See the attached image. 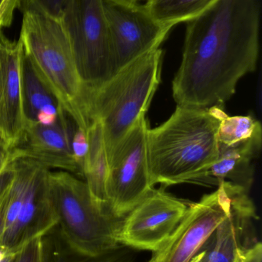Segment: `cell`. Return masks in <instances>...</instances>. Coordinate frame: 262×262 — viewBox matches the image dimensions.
Listing matches in <instances>:
<instances>
[{"instance_id": "cell-27", "label": "cell", "mask_w": 262, "mask_h": 262, "mask_svg": "<svg viewBox=\"0 0 262 262\" xmlns=\"http://www.w3.org/2000/svg\"><path fill=\"white\" fill-rule=\"evenodd\" d=\"M9 252H7V251L3 249V248H0V262L3 261V258L6 256V255L9 254Z\"/></svg>"}, {"instance_id": "cell-18", "label": "cell", "mask_w": 262, "mask_h": 262, "mask_svg": "<svg viewBox=\"0 0 262 262\" xmlns=\"http://www.w3.org/2000/svg\"><path fill=\"white\" fill-rule=\"evenodd\" d=\"M43 262H134L136 250L118 245L101 255L89 256L72 250L65 242L57 226L43 236Z\"/></svg>"}, {"instance_id": "cell-20", "label": "cell", "mask_w": 262, "mask_h": 262, "mask_svg": "<svg viewBox=\"0 0 262 262\" xmlns=\"http://www.w3.org/2000/svg\"><path fill=\"white\" fill-rule=\"evenodd\" d=\"M259 134H262L261 124L251 115L229 117L225 113L218 127V141L230 146Z\"/></svg>"}, {"instance_id": "cell-5", "label": "cell", "mask_w": 262, "mask_h": 262, "mask_svg": "<svg viewBox=\"0 0 262 262\" xmlns=\"http://www.w3.org/2000/svg\"><path fill=\"white\" fill-rule=\"evenodd\" d=\"M49 182L57 228L72 250L95 256L119 245L117 235L123 220L97 206L86 182L66 171H49Z\"/></svg>"}, {"instance_id": "cell-8", "label": "cell", "mask_w": 262, "mask_h": 262, "mask_svg": "<svg viewBox=\"0 0 262 262\" xmlns=\"http://www.w3.org/2000/svg\"><path fill=\"white\" fill-rule=\"evenodd\" d=\"M146 117L121 140L109 160L106 195L109 212L123 220L152 189L148 171Z\"/></svg>"}, {"instance_id": "cell-1", "label": "cell", "mask_w": 262, "mask_h": 262, "mask_svg": "<svg viewBox=\"0 0 262 262\" xmlns=\"http://www.w3.org/2000/svg\"><path fill=\"white\" fill-rule=\"evenodd\" d=\"M259 0H218L188 23L183 59L172 81L177 105L223 107L238 81L256 69Z\"/></svg>"}, {"instance_id": "cell-23", "label": "cell", "mask_w": 262, "mask_h": 262, "mask_svg": "<svg viewBox=\"0 0 262 262\" xmlns=\"http://www.w3.org/2000/svg\"><path fill=\"white\" fill-rule=\"evenodd\" d=\"M87 130L76 127L72 140V149L73 154L74 160L81 169L83 175V165H84L85 158L88 152Z\"/></svg>"}, {"instance_id": "cell-30", "label": "cell", "mask_w": 262, "mask_h": 262, "mask_svg": "<svg viewBox=\"0 0 262 262\" xmlns=\"http://www.w3.org/2000/svg\"><path fill=\"white\" fill-rule=\"evenodd\" d=\"M0 32H2V31H0Z\"/></svg>"}, {"instance_id": "cell-26", "label": "cell", "mask_w": 262, "mask_h": 262, "mask_svg": "<svg viewBox=\"0 0 262 262\" xmlns=\"http://www.w3.org/2000/svg\"><path fill=\"white\" fill-rule=\"evenodd\" d=\"M13 160H15L12 151L8 149L5 143L0 140V175Z\"/></svg>"}, {"instance_id": "cell-4", "label": "cell", "mask_w": 262, "mask_h": 262, "mask_svg": "<svg viewBox=\"0 0 262 262\" xmlns=\"http://www.w3.org/2000/svg\"><path fill=\"white\" fill-rule=\"evenodd\" d=\"M19 40L38 77L77 127L87 130L86 88L60 20L31 8H22Z\"/></svg>"}, {"instance_id": "cell-25", "label": "cell", "mask_w": 262, "mask_h": 262, "mask_svg": "<svg viewBox=\"0 0 262 262\" xmlns=\"http://www.w3.org/2000/svg\"><path fill=\"white\" fill-rule=\"evenodd\" d=\"M262 246L257 242L253 246L237 252L234 262H261Z\"/></svg>"}, {"instance_id": "cell-12", "label": "cell", "mask_w": 262, "mask_h": 262, "mask_svg": "<svg viewBox=\"0 0 262 262\" xmlns=\"http://www.w3.org/2000/svg\"><path fill=\"white\" fill-rule=\"evenodd\" d=\"M21 41H11L0 32V140L8 149L23 141L26 127L22 84Z\"/></svg>"}, {"instance_id": "cell-2", "label": "cell", "mask_w": 262, "mask_h": 262, "mask_svg": "<svg viewBox=\"0 0 262 262\" xmlns=\"http://www.w3.org/2000/svg\"><path fill=\"white\" fill-rule=\"evenodd\" d=\"M223 107L177 105L172 116L147 132L148 171L152 186L190 183L218 154V130Z\"/></svg>"}, {"instance_id": "cell-14", "label": "cell", "mask_w": 262, "mask_h": 262, "mask_svg": "<svg viewBox=\"0 0 262 262\" xmlns=\"http://www.w3.org/2000/svg\"><path fill=\"white\" fill-rule=\"evenodd\" d=\"M243 191L234 203L230 213L213 234V243L199 262H234L237 252L258 242L254 222L258 220L256 208Z\"/></svg>"}, {"instance_id": "cell-13", "label": "cell", "mask_w": 262, "mask_h": 262, "mask_svg": "<svg viewBox=\"0 0 262 262\" xmlns=\"http://www.w3.org/2000/svg\"><path fill=\"white\" fill-rule=\"evenodd\" d=\"M49 172V169L39 164L34 173L16 222L2 247L7 252H15L28 242L43 236L57 226Z\"/></svg>"}, {"instance_id": "cell-6", "label": "cell", "mask_w": 262, "mask_h": 262, "mask_svg": "<svg viewBox=\"0 0 262 262\" xmlns=\"http://www.w3.org/2000/svg\"><path fill=\"white\" fill-rule=\"evenodd\" d=\"M60 21L86 89L98 87L115 75L103 0H67Z\"/></svg>"}, {"instance_id": "cell-10", "label": "cell", "mask_w": 262, "mask_h": 262, "mask_svg": "<svg viewBox=\"0 0 262 262\" xmlns=\"http://www.w3.org/2000/svg\"><path fill=\"white\" fill-rule=\"evenodd\" d=\"M187 204L164 191L152 189L122 220L117 239L136 251L161 250L184 216Z\"/></svg>"}, {"instance_id": "cell-3", "label": "cell", "mask_w": 262, "mask_h": 262, "mask_svg": "<svg viewBox=\"0 0 262 262\" xmlns=\"http://www.w3.org/2000/svg\"><path fill=\"white\" fill-rule=\"evenodd\" d=\"M163 52L157 49L132 61L98 87L86 89L89 123H101L108 160L118 143L146 116L161 79Z\"/></svg>"}, {"instance_id": "cell-28", "label": "cell", "mask_w": 262, "mask_h": 262, "mask_svg": "<svg viewBox=\"0 0 262 262\" xmlns=\"http://www.w3.org/2000/svg\"><path fill=\"white\" fill-rule=\"evenodd\" d=\"M130 1H133V2H139L140 0H130Z\"/></svg>"}, {"instance_id": "cell-21", "label": "cell", "mask_w": 262, "mask_h": 262, "mask_svg": "<svg viewBox=\"0 0 262 262\" xmlns=\"http://www.w3.org/2000/svg\"><path fill=\"white\" fill-rule=\"evenodd\" d=\"M43 236L30 240L15 251L12 262H43Z\"/></svg>"}, {"instance_id": "cell-19", "label": "cell", "mask_w": 262, "mask_h": 262, "mask_svg": "<svg viewBox=\"0 0 262 262\" xmlns=\"http://www.w3.org/2000/svg\"><path fill=\"white\" fill-rule=\"evenodd\" d=\"M218 0H146L145 6L158 23L173 28L189 23L209 10Z\"/></svg>"}, {"instance_id": "cell-17", "label": "cell", "mask_w": 262, "mask_h": 262, "mask_svg": "<svg viewBox=\"0 0 262 262\" xmlns=\"http://www.w3.org/2000/svg\"><path fill=\"white\" fill-rule=\"evenodd\" d=\"M87 136L89 147L83 165V177L86 179V185L94 203L103 212L112 215L109 212L106 195L109 160L103 127L99 121L96 120L90 121Z\"/></svg>"}, {"instance_id": "cell-16", "label": "cell", "mask_w": 262, "mask_h": 262, "mask_svg": "<svg viewBox=\"0 0 262 262\" xmlns=\"http://www.w3.org/2000/svg\"><path fill=\"white\" fill-rule=\"evenodd\" d=\"M22 84L26 123L53 124L58 118L61 106L40 79L24 50L22 58Z\"/></svg>"}, {"instance_id": "cell-29", "label": "cell", "mask_w": 262, "mask_h": 262, "mask_svg": "<svg viewBox=\"0 0 262 262\" xmlns=\"http://www.w3.org/2000/svg\"><path fill=\"white\" fill-rule=\"evenodd\" d=\"M149 262H155V261H152V260H151V261H149Z\"/></svg>"}, {"instance_id": "cell-22", "label": "cell", "mask_w": 262, "mask_h": 262, "mask_svg": "<svg viewBox=\"0 0 262 262\" xmlns=\"http://www.w3.org/2000/svg\"><path fill=\"white\" fill-rule=\"evenodd\" d=\"M66 3L67 0H22L19 9L31 8L60 20Z\"/></svg>"}, {"instance_id": "cell-9", "label": "cell", "mask_w": 262, "mask_h": 262, "mask_svg": "<svg viewBox=\"0 0 262 262\" xmlns=\"http://www.w3.org/2000/svg\"><path fill=\"white\" fill-rule=\"evenodd\" d=\"M103 1L115 74L140 57L159 49L172 30L157 21L139 2Z\"/></svg>"}, {"instance_id": "cell-24", "label": "cell", "mask_w": 262, "mask_h": 262, "mask_svg": "<svg viewBox=\"0 0 262 262\" xmlns=\"http://www.w3.org/2000/svg\"><path fill=\"white\" fill-rule=\"evenodd\" d=\"M21 2L22 0H7L0 3V31L11 26L15 11L19 9Z\"/></svg>"}, {"instance_id": "cell-7", "label": "cell", "mask_w": 262, "mask_h": 262, "mask_svg": "<svg viewBox=\"0 0 262 262\" xmlns=\"http://www.w3.org/2000/svg\"><path fill=\"white\" fill-rule=\"evenodd\" d=\"M247 191L230 182L219 183L215 192L188 206L167 243L154 253L155 262H199V252L230 213L238 195ZM249 192V191H248Z\"/></svg>"}, {"instance_id": "cell-11", "label": "cell", "mask_w": 262, "mask_h": 262, "mask_svg": "<svg viewBox=\"0 0 262 262\" xmlns=\"http://www.w3.org/2000/svg\"><path fill=\"white\" fill-rule=\"evenodd\" d=\"M76 127L73 120L61 107L53 124L26 123L23 141L12 149V152L17 160L29 159L47 169H59L83 177L72 154V136Z\"/></svg>"}, {"instance_id": "cell-15", "label": "cell", "mask_w": 262, "mask_h": 262, "mask_svg": "<svg viewBox=\"0 0 262 262\" xmlns=\"http://www.w3.org/2000/svg\"><path fill=\"white\" fill-rule=\"evenodd\" d=\"M262 134L244 141L226 146L218 143L216 160L190 183L218 186L228 181L250 191L255 176L254 163L259 155Z\"/></svg>"}]
</instances>
